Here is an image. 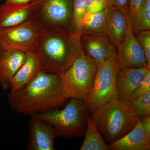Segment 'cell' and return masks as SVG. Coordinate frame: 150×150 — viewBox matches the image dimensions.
<instances>
[{
    "mask_svg": "<svg viewBox=\"0 0 150 150\" xmlns=\"http://www.w3.org/2000/svg\"><path fill=\"white\" fill-rule=\"evenodd\" d=\"M41 27L31 20L14 27L0 30V53L17 51L29 52Z\"/></svg>",
    "mask_w": 150,
    "mask_h": 150,
    "instance_id": "ba28073f",
    "label": "cell"
},
{
    "mask_svg": "<svg viewBox=\"0 0 150 150\" xmlns=\"http://www.w3.org/2000/svg\"><path fill=\"white\" fill-rule=\"evenodd\" d=\"M108 0H86V13H95L104 9Z\"/></svg>",
    "mask_w": 150,
    "mask_h": 150,
    "instance_id": "cb8c5ba5",
    "label": "cell"
},
{
    "mask_svg": "<svg viewBox=\"0 0 150 150\" xmlns=\"http://www.w3.org/2000/svg\"><path fill=\"white\" fill-rule=\"evenodd\" d=\"M130 0H108L107 6L120 10L125 16L129 14Z\"/></svg>",
    "mask_w": 150,
    "mask_h": 150,
    "instance_id": "d4e9b609",
    "label": "cell"
},
{
    "mask_svg": "<svg viewBox=\"0 0 150 150\" xmlns=\"http://www.w3.org/2000/svg\"><path fill=\"white\" fill-rule=\"evenodd\" d=\"M119 69L116 54L98 63L93 85L84 100L88 110L92 112L102 105L118 99L116 82Z\"/></svg>",
    "mask_w": 150,
    "mask_h": 150,
    "instance_id": "5b68a950",
    "label": "cell"
},
{
    "mask_svg": "<svg viewBox=\"0 0 150 150\" xmlns=\"http://www.w3.org/2000/svg\"><path fill=\"white\" fill-rule=\"evenodd\" d=\"M131 20L135 36L141 30H150V0H142L139 9Z\"/></svg>",
    "mask_w": 150,
    "mask_h": 150,
    "instance_id": "ffe728a7",
    "label": "cell"
},
{
    "mask_svg": "<svg viewBox=\"0 0 150 150\" xmlns=\"http://www.w3.org/2000/svg\"><path fill=\"white\" fill-rule=\"evenodd\" d=\"M88 112L84 100L70 98L63 109L56 108L31 115L51 124L56 138H74L84 135Z\"/></svg>",
    "mask_w": 150,
    "mask_h": 150,
    "instance_id": "277c9868",
    "label": "cell"
},
{
    "mask_svg": "<svg viewBox=\"0 0 150 150\" xmlns=\"http://www.w3.org/2000/svg\"><path fill=\"white\" fill-rule=\"evenodd\" d=\"M129 106L137 117L150 115V92L132 98Z\"/></svg>",
    "mask_w": 150,
    "mask_h": 150,
    "instance_id": "44dd1931",
    "label": "cell"
},
{
    "mask_svg": "<svg viewBox=\"0 0 150 150\" xmlns=\"http://www.w3.org/2000/svg\"><path fill=\"white\" fill-rule=\"evenodd\" d=\"M144 129L149 135H150V115L138 117Z\"/></svg>",
    "mask_w": 150,
    "mask_h": 150,
    "instance_id": "83f0119b",
    "label": "cell"
},
{
    "mask_svg": "<svg viewBox=\"0 0 150 150\" xmlns=\"http://www.w3.org/2000/svg\"><path fill=\"white\" fill-rule=\"evenodd\" d=\"M136 37L144 52L147 66L150 67V30H141Z\"/></svg>",
    "mask_w": 150,
    "mask_h": 150,
    "instance_id": "603a6c76",
    "label": "cell"
},
{
    "mask_svg": "<svg viewBox=\"0 0 150 150\" xmlns=\"http://www.w3.org/2000/svg\"><path fill=\"white\" fill-rule=\"evenodd\" d=\"M81 37L71 27L42 26L29 52L37 59L41 71L60 75L83 52Z\"/></svg>",
    "mask_w": 150,
    "mask_h": 150,
    "instance_id": "6da1fadb",
    "label": "cell"
},
{
    "mask_svg": "<svg viewBox=\"0 0 150 150\" xmlns=\"http://www.w3.org/2000/svg\"><path fill=\"white\" fill-rule=\"evenodd\" d=\"M98 64L86 56L83 51L71 67L60 75L70 98L85 100L93 85Z\"/></svg>",
    "mask_w": 150,
    "mask_h": 150,
    "instance_id": "8992f818",
    "label": "cell"
},
{
    "mask_svg": "<svg viewBox=\"0 0 150 150\" xmlns=\"http://www.w3.org/2000/svg\"><path fill=\"white\" fill-rule=\"evenodd\" d=\"M110 150H149V135L138 119L136 126L129 133L108 145Z\"/></svg>",
    "mask_w": 150,
    "mask_h": 150,
    "instance_id": "4fadbf2b",
    "label": "cell"
},
{
    "mask_svg": "<svg viewBox=\"0 0 150 150\" xmlns=\"http://www.w3.org/2000/svg\"><path fill=\"white\" fill-rule=\"evenodd\" d=\"M26 54L13 51L0 53V84L5 90L10 89L15 75L24 63Z\"/></svg>",
    "mask_w": 150,
    "mask_h": 150,
    "instance_id": "5bb4252c",
    "label": "cell"
},
{
    "mask_svg": "<svg viewBox=\"0 0 150 150\" xmlns=\"http://www.w3.org/2000/svg\"><path fill=\"white\" fill-rule=\"evenodd\" d=\"M26 54L24 63L12 80L11 92L22 88L41 71L40 64L35 56L30 52Z\"/></svg>",
    "mask_w": 150,
    "mask_h": 150,
    "instance_id": "e0dca14e",
    "label": "cell"
},
{
    "mask_svg": "<svg viewBox=\"0 0 150 150\" xmlns=\"http://www.w3.org/2000/svg\"><path fill=\"white\" fill-rule=\"evenodd\" d=\"M108 6L104 9L95 13H86L83 21L81 33H105Z\"/></svg>",
    "mask_w": 150,
    "mask_h": 150,
    "instance_id": "d6986e66",
    "label": "cell"
},
{
    "mask_svg": "<svg viewBox=\"0 0 150 150\" xmlns=\"http://www.w3.org/2000/svg\"><path fill=\"white\" fill-rule=\"evenodd\" d=\"M90 115L105 142H115L129 133L135 127L138 117L129 105L118 99L100 105Z\"/></svg>",
    "mask_w": 150,
    "mask_h": 150,
    "instance_id": "3957f363",
    "label": "cell"
},
{
    "mask_svg": "<svg viewBox=\"0 0 150 150\" xmlns=\"http://www.w3.org/2000/svg\"><path fill=\"white\" fill-rule=\"evenodd\" d=\"M81 40L84 54L98 64L116 54V47L105 33H82Z\"/></svg>",
    "mask_w": 150,
    "mask_h": 150,
    "instance_id": "8fae6325",
    "label": "cell"
},
{
    "mask_svg": "<svg viewBox=\"0 0 150 150\" xmlns=\"http://www.w3.org/2000/svg\"><path fill=\"white\" fill-rule=\"evenodd\" d=\"M30 3L25 5H13L0 3V30L14 27L30 19Z\"/></svg>",
    "mask_w": 150,
    "mask_h": 150,
    "instance_id": "9a60e30c",
    "label": "cell"
},
{
    "mask_svg": "<svg viewBox=\"0 0 150 150\" xmlns=\"http://www.w3.org/2000/svg\"><path fill=\"white\" fill-rule=\"evenodd\" d=\"M150 67L120 69L116 78L118 100L129 105L134 91L145 80Z\"/></svg>",
    "mask_w": 150,
    "mask_h": 150,
    "instance_id": "30bf717a",
    "label": "cell"
},
{
    "mask_svg": "<svg viewBox=\"0 0 150 150\" xmlns=\"http://www.w3.org/2000/svg\"><path fill=\"white\" fill-rule=\"evenodd\" d=\"M5 2L13 5H25L29 4L33 0H4Z\"/></svg>",
    "mask_w": 150,
    "mask_h": 150,
    "instance_id": "f1b7e54d",
    "label": "cell"
},
{
    "mask_svg": "<svg viewBox=\"0 0 150 150\" xmlns=\"http://www.w3.org/2000/svg\"><path fill=\"white\" fill-rule=\"evenodd\" d=\"M127 29V20L123 13L118 9L108 6L105 33L115 47L125 38Z\"/></svg>",
    "mask_w": 150,
    "mask_h": 150,
    "instance_id": "2e32d148",
    "label": "cell"
},
{
    "mask_svg": "<svg viewBox=\"0 0 150 150\" xmlns=\"http://www.w3.org/2000/svg\"><path fill=\"white\" fill-rule=\"evenodd\" d=\"M126 18L127 29L126 36L116 47L118 66L120 69L146 67L148 63L144 52L133 33L129 14Z\"/></svg>",
    "mask_w": 150,
    "mask_h": 150,
    "instance_id": "9c48e42d",
    "label": "cell"
},
{
    "mask_svg": "<svg viewBox=\"0 0 150 150\" xmlns=\"http://www.w3.org/2000/svg\"><path fill=\"white\" fill-rule=\"evenodd\" d=\"M84 135V140L80 150H110L88 115L87 116V126Z\"/></svg>",
    "mask_w": 150,
    "mask_h": 150,
    "instance_id": "ac0fdd59",
    "label": "cell"
},
{
    "mask_svg": "<svg viewBox=\"0 0 150 150\" xmlns=\"http://www.w3.org/2000/svg\"><path fill=\"white\" fill-rule=\"evenodd\" d=\"M86 13V0H73L72 26L75 30L80 34L81 33L82 23Z\"/></svg>",
    "mask_w": 150,
    "mask_h": 150,
    "instance_id": "7402d4cb",
    "label": "cell"
},
{
    "mask_svg": "<svg viewBox=\"0 0 150 150\" xmlns=\"http://www.w3.org/2000/svg\"><path fill=\"white\" fill-rule=\"evenodd\" d=\"M150 92V71L148 72L144 81L135 91L132 98H135Z\"/></svg>",
    "mask_w": 150,
    "mask_h": 150,
    "instance_id": "484cf974",
    "label": "cell"
},
{
    "mask_svg": "<svg viewBox=\"0 0 150 150\" xmlns=\"http://www.w3.org/2000/svg\"><path fill=\"white\" fill-rule=\"evenodd\" d=\"M28 150H54L56 137L53 127L42 119L30 115L29 124Z\"/></svg>",
    "mask_w": 150,
    "mask_h": 150,
    "instance_id": "7c38bea8",
    "label": "cell"
},
{
    "mask_svg": "<svg viewBox=\"0 0 150 150\" xmlns=\"http://www.w3.org/2000/svg\"><path fill=\"white\" fill-rule=\"evenodd\" d=\"M1 0H0V3H1Z\"/></svg>",
    "mask_w": 150,
    "mask_h": 150,
    "instance_id": "f546056e",
    "label": "cell"
},
{
    "mask_svg": "<svg viewBox=\"0 0 150 150\" xmlns=\"http://www.w3.org/2000/svg\"><path fill=\"white\" fill-rule=\"evenodd\" d=\"M73 2V0H33L30 3L29 19L41 26L72 27Z\"/></svg>",
    "mask_w": 150,
    "mask_h": 150,
    "instance_id": "52a82bcc",
    "label": "cell"
},
{
    "mask_svg": "<svg viewBox=\"0 0 150 150\" xmlns=\"http://www.w3.org/2000/svg\"><path fill=\"white\" fill-rule=\"evenodd\" d=\"M142 0H130L129 16L130 19L134 16L139 8Z\"/></svg>",
    "mask_w": 150,
    "mask_h": 150,
    "instance_id": "4316f807",
    "label": "cell"
},
{
    "mask_svg": "<svg viewBox=\"0 0 150 150\" xmlns=\"http://www.w3.org/2000/svg\"><path fill=\"white\" fill-rule=\"evenodd\" d=\"M69 99L60 75L42 71L8 96L12 110L30 116L58 108Z\"/></svg>",
    "mask_w": 150,
    "mask_h": 150,
    "instance_id": "7a4b0ae2",
    "label": "cell"
}]
</instances>
